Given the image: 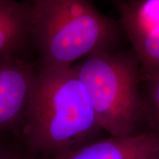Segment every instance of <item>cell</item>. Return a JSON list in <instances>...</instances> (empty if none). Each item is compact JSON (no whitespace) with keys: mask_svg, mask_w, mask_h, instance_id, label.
I'll return each instance as SVG.
<instances>
[{"mask_svg":"<svg viewBox=\"0 0 159 159\" xmlns=\"http://www.w3.org/2000/svg\"><path fill=\"white\" fill-rule=\"evenodd\" d=\"M20 128L27 147L49 157L88 144L101 129L72 66L39 64Z\"/></svg>","mask_w":159,"mask_h":159,"instance_id":"cell-1","label":"cell"},{"mask_svg":"<svg viewBox=\"0 0 159 159\" xmlns=\"http://www.w3.org/2000/svg\"><path fill=\"white\" fill-rule=\"evenodd\" d=\"M31 31L37 62L71 66L92 53L111 50L118 26L90 0H32Z\"/></svg>","mask_w":159,"mask_h":159,"instance_id":"cell-2","label":"cell"},{"mask_svg":"<svg viewBox=\"0 0 159 159\" xmlns=\"http://www.w3.org/2000/svg\"><path fill=\"white\" fill-rule=\"evenodd\" d=\"M101 129L111 136H134L145 116L142 68L135 55L102 50L72 65Z\"/></svg>","mask_w":159,"mask_h":159,"instance_id":"cell-3","label":"cell"},{"mask_svg":"<svg viewBox=\"0 0 159 159\" xmlns=\"http://www.w3.org/2000/svg\"><path fill=\"white\" fill-rule=\"evenodd\" d=\"M142 71L159 73V0H114Z\"/></svg>","mask_w":159,"mask_h":159,"instance_id":"cell-4","label":"cell"},{"mask_svg":"<svg viewBox=\"0 0 159 159\" xmlns=\"http://www.w3.org/2000/svg\"><path fill=\"white\" fill-rule=\"evenodd\" d=\"M38 67L37 61L14 56L0 58V130L21 126Z\"/></svg>","mask_w":159,"mask_h":159,"instance_id":"cell-5","label":"cell"},{"mask_svg":"<svg viewBox=\"0 0 159 159\" xmlns=\"http://www.w3.org/2000/svg\"><path fill=\"white\" fill-rule=\"evenodd\" d=\"M49 159H159V135L154 131L111 136L88 143Z\"/></svg>","mask_w":159,"mask_h":159,"instance_id":"cell-6","label":"cell"},{"mask_svg":"<svg viewBox=\"0 0 159 159\" xmlns=\"http://www.w3.org/2000/svg\"><path fill=\"white\" fill-rule=\"evenodd\" d=\"M33 52L30 3L0 0V58L14 56L33 61Z\"/></svg>","mask_w":159,"mask_h":159,"instance_id":"cell-7","label":"cell"},{"mask_svg":"<svg viewBox=\"0 0 159 159\" xmlns=\"http://www.w3.org/2000/svg\"><path fill=\"white\" fill-rule=\"evenodd\" d=\"M142 79L146 85L144 99L145 116L152 130L159 135V73H147L142 71Z\"/></svg>","mask_w":159,"mask_h":159,"instance_id":"cell-8","label":"cell"},{"mask_svg":"<svg viewBox=\"0 0 159 159\" xmlns=\"http://www.w3.org/2000/svg\"><path fill=\"white\" fill-rule=\"evenodd\" d=\"M0 159H19V158H17V156H14V155H12L11 153H8V154H6L4 155L1 157Z\"/></svg>","mask_w":159,"mask_h":159,"instance_id":"cell-9","label":"cell"},{"mask_svg":"<svg viewBox=\"0 0 159 159\" xmlns=\"http://www.w3.org/2000/svg\"><path fill=\"white\" fill-rule=\"evenodd\" d=\"M25 1H26V2H30V3L31 2H32V0H25Z\"/></svg>","mask_w":159,"mask_h":159,"instance_id":"cell-10","label":"cell"}]
</instances>
